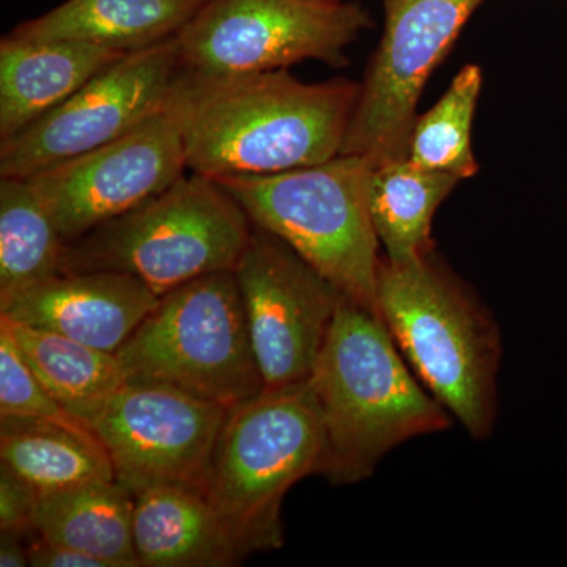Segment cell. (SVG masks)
<instances>
[{
    "label": "cell",
    "mask_w": 567,
    "mask_h": 567,
    "mask_svg": "<svg viewBox=\"0 0 567 567\" xmlns=\"http://www.w3.org/2000/svg\"><path fill=\"white\" fill-rule=\"evenodd\" d=\"M360 84H308L287 70L235 76L178 71L166 111L181 130L186 166L213 181L270 175L341 155Z\"/></svg>",
    "instance_id": "1"
},
{
    "label": "cell",
    "mask_w": 567,
    "mask_h": 567,
    "mask_svg": "<svg viewBox=\"0 0 567 567\" xmlns=\"http://www.w3.org/2000/svg\"><path fill=\"white\" fill-rule=\"evenodd\" d=\"M312 388L323 424L320 475L357 484L395 446L451 427V413L410 374L374 312L342 295Z\"/></svg>",
    "instance_id": "2"
},
{
    "label": "cell",
    "mask_w": 567,
    "mask_h": 567,
    "mask_svg": "<svg viewBox=\"0 0 567 567\" xmlns=\"http://www.w3.org/2000/svg\"><path fill=\"white\" fill-rule=\"evenodd\" d=\"M377 315L416 375L473 439L492 434L502 336L491 312L436 259H382Z\"/></svg>",
    "instance_id": "3"
},
{
    "label": "cell",
    "mask_w": 567,
    "mask_h": 567,
    "mask_svg": "<svg viewBox=\"0 0 567 567\" xmlns=\"http://www.w3.org/2000/svg\"><path fill=\"white\" fill-rule=\"evenodd\" d=\"M372 171L364 156L341 153L286 173L216 182L254 226L281 238L339 292L377 315L382 257L369 212Z\"/></svg>",
    "instance_id": "4"
},
{
    "label": "cell",
    "mask_w": 567,
    "mask_h": 567,
    "mask_svg": "<svg viewBox=\"0 0 567 567\" xmlns=\"http://www.w3.org/2000/svg\"><path fill=\"white\" fill-rule=\"evenodd\" d=\"M251 233L240 204L218 182L193 173L66 245L62 274H125L163 297L203 276L234 270Z\"/></svg>",
    "instance_id": "5"
},
{
    "label": "cell",
    "mask_w": 567,
    "mask_h": 567,
    "mask_svg": "<svg viewBox=\"0 0 567 567\" xmlns=\"http://www.w3.org/2000/svg\"><path fill=\"white\" fill-rule=\"evenodd\" d=\"M323 447L311 380L264 390L229 410L203 491L249 554L284 546V496L303 477L320 475Z\"/></svg>",
    "instance_id": "6"
},
{
    "label": "cell",
    "mask_w": 567,
    "mask_h": 567,
    "mask_svg": "<svg viewBox=\"0 0 567 567\" xmlns=\"http://www.w3.org/2000/svg\"><path fill=\"white\" fill-rule=\"evenodd\" d=\"M115 354L128 382L178 388L226 409L265 390L234 270L164 293Z\"/></svg>",
    "instance_id": "7"
},
{
    "label": "cell",
    "mask_w": 567,
    "mask_h": 567,
    "mask_svg": "<svg viewBox=\"0 0 567 567\" xmlns=\"http://www.w3.org/2000/svg\"><path fill=\"white\" fill-rule=\"evenodd\" d=\"M368 11L342 0H205L175 35L183 70L235 76L319 61L347 63V47L371 28Z\"/></svg>",
    "instance_id": "8"
},
{
    "label": "cell",
    "mask_w": 567,
    "mask_h": 567,
    "mask_svg": "<svg viewBox=\"0 0 567 567\" xmlns=\"http://www.w3.org/2000/svg\"><path fill=\"white\" fill-rule=\"evenodd\" d=\"M385 29L360 85L342 155L372 166L409 158L425 82L484 0H382Z\"/></svg>",
    "instance_id": "9"
},
{
    "label": "cell",
    "mask_w": 567,
    "mask_h": 567,
    "mask_svg": "<svg viewBox=\"0 0 567 567\" xmlns=\"http://www.w3.org/2000/svg\"><path fill=\"white\" fill-rule=\"evenodd\" d=\"M178 71L175 37L123 55L66 102L0 142V177H31L132 132L166 111Z\"/></svg>",
    "instance_id": "10"
},
{
    "label": "cell",
    "mask_w": 567,
    "mask_h": 567,
    "mask_svg": "<svg viewBox=\"0 0 567 567\" xmlns=\"http://www.w3.org/2000/svg\"><path fill=\"white\" fill-rule=\"evenodd\" d=\"M234 271L265 390L309 382L342 293L281 238L254 224Z\"/></svg>",
    "instance_id": "11"
},
{
    "label": "cell",
    "mask_w": 567,
    "mask_h": 567,
    "mask_svg": "<svg viewBox=\"0 0 567 567\" xmlns=\"http://www.w3.org/2000/svg\"><path fill=\"white\" fill-rule=\"evenodd\" d=\"M186 171L181 130L163 111L110 144L24 181L69 245L158 196Z\"/></svg>",
    "instance_id": "12"
},
{
    "label": "cell",
    "mask_w": 567,
    "mask_h": 567,
    "mask_svg": "<svg viewBox=\"0 0 567 567\" xmlns=\"http://www.w3.org/2000/svg\"><path fill=\"white\" fill-rule=\"evenodd\" d=\"M229 410L178 388L126 382L92 429L115 480L133 494L166 484L203 488Z\"/></svg>",
    "instance_id": "13"
},
{
    "label": "cell",
    "mask_w": 567,
    "mask_h": 567,
    "mask_svg": "<svg viewBox=\"0 0 567 567\" xmlns=\"http://www.w3.org/2000/svg\"><path fill=\"white\" fill-rule=\"evenodd\" d=\"M158 300L130 275L63 271L0 306V316L117 353Z\"/></svg>",
    "instance_id": "14"
},
{
    "label": "cell",
    "mask_w": 567,
    "mask_h": 567,
    "mask_svg": "<svg viewBox=\"0 0 567 567\" xmlns=\"http://www.w3.org/2000/svg\"><path fill=\"white\" fill-rule=\"evenodd\" d=\"M133 495L141 567H233L251 555L203 488L166 484Z\"/></svg>",
    "instance_id": "15"
},
{
    "label": "cell",
    "mask_w": 567,
    "mask_h": 567,
    "mask_svg": "<svg viewBox=\"0 0 567 567\" xmlns=\"http://www.w3.org/2000/svg\"><path fill=\"white\" fill-rule=\"evenodd\" d=\"M130 52L74 41L0 40V142L66 102Z\"/></svg>",
    "instance_id": "16"
},
{
    "label": "cell",
    "mask_w": 567,
    "mask_h": 567,
    "mask_svg": "<svg viewBox=\"0 0 567 567\" xmlns=\"http://www.w3.org/2000/svg\"><path fill=\"white\" fill-rule=\"evenodd\" d=\"M205 0H66L10 35L35 41H74L134 52L174 39Z\"/></svg>",
    "instance_id": "17"
},
{
    "label": "cell",
    "mask_w": 567,
    "mask_h": 567,
    "mask_svg": "<svg viewBox=\"0 0 567 567\" xmlns=\"http://www.w3.org/2000/svg\"><path fill=\"white\" fill-rule=\"evenodd\" d=\"M134 495L117 480L43 492L33 532L103 559L107 567H141L134 548Z\"/></svg>",
    "instance_id": "18"
},
{
    "label": "cell",
    "mask_w": 567,
    "mask_h": 567,
    "mask_svg": "<svg viewBox=\"0 0 567 567\" xmlns=\"http://www.w3.org/2000/svg\"><path fill=\"white\" fill-rule=\"evenodd\" d=\"M0 328L11 336L41 385L71 415L91 427L112 395L128 382L115 353L14 322L9 317L0 316Z\"/></svg>",
    "instance_id": "19"
},
{
    "label": "cell",
    "mask_w": 567,
    "mask_h": 567,
    "mask_svg": "<svg viewBox=\"0 0 567 567\" xmlns=\"http://www.w3.org/2000/svg\"><path fill=\"white\" fill-rule=\"evenodd\" d=\"M0 464L40 494L115 480L99 436L29 417L0 416Z\"/></svg>",
    "instance_id": "20"
},
{
    "label": "cell",
    "mask_w": 567,
    "mask_h": 567,
    "mask_svg": "<svg viewBox=\"0 0 567 567\" xmlns=\"http://www.w3.org/2000/svg\"><path fill=\"white\" fill-rule=\"evenodd\" d=\"M458 182L453 175L416 166L409 158L374 167L369 212L388 262H409L434 249L432 219Z\"/></svg>",
    "instance_id": "21"
},
{
    "label": "cell",
    "mask_w": 567,
    "mask_h": 567,
    "mask_svg": "<svg viewBox=\"0 0 567 567\" xmlns=\"http://www.w3.org/2000/svg\"><path fill=\"white\" fill-rule=\"evenodd\" d=\"M65 249L29 183L0 177V306L62 274Z\"/></svg>",
    "instance_id": "22"
},
{
    "label": "cell",
    "mask_w": 567,
    "mask_h": 567,
    "mask_svg": "<svg viewBox=\"0 0 567 567\" xmlns=\"http://www.w3.org/2000/svg\"><path fill=\"white\" fill-rule=\"evenodd\" d=\"M481 85L483 73L480 66L466 65L458 71L439 103L416 118L410 137V162L453 175L458 181L477 173L472 125Z\"/></svg>",
    "instance_id": "23"
},
{
    "label": "cell",
    "mask_w": 567,
    "mask_h": 567,
    "mask_svg": "<svg viewBox=\"0 0 567 567\" xmlns=\"http://www.w3.org/2000/svg\"><path fill=\"white\" fill-rule=\"evenodd\" d=\"M0 416L48 421L80 434H95L91 425L71 415L69 410L41 385L13 339L3 328H0Z\"/></svg>",
    "instance_id": "24"
},
{
    "label": "cell",
    "mask_w": 567,
    "mask_h": 567,
    "mask_svg": "<svg viewBox=\"0 0 567 567\" xmlns=\"http://www.w3.org/2000/svg\"><path fill=\"white\" fill-rule=\"evenodd\" d=\"M40 492L9 466L0 464V529L33 533Z\"/></svg>",
    "instance_id": "25"
},
{
    "label": "cell",
    "mask_w": 567,
    "mask_h": 567,
    "mask_svg": "<svg viewBox=\"0 0 567 567\" xmlns=\"http://www.w3.org/2000/svg\"><path fill=\"white\" fill-rule=\"evenodd\" d=\"M29 565L33 567H107L103 559L61 544L50 543L39 535L29 539Z\"/></svg>",
    "instance_id": "26"
},
{
    "label": "cell",
    "mask_w": 567,
    "mask_h": 567,
    "mask_svg": "<svg viewBox=\"0 0 567 567\" xmlns=\"http://www.w3.org/2000/svg\"><path fill=\"white\" fill-rule=\"evenodd\" d=\"M20 533L2 532L0 536V566L25 567L29 565V540Z\"/></svg>",
    "instance_id": "27"
}]
</instances>
